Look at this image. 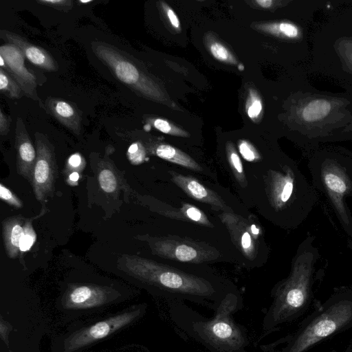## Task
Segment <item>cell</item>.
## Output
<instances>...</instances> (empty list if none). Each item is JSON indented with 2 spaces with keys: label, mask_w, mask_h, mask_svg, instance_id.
<instances>
[{
  "label": "cell",
  "mask_w": 352,
  "mask_h": 352,
  "mask_svg": "<svg viewBox=\"0 0 352 352\" xmlns=\"http://www.w3.org/2000/svg\"><path fill=\"white\" fill-rule=\"evenodd\" d=\"M302 68L294 77L287 121L294 137L311 152L321 144L352 140V94L314 87Z\"/></svg>",
  "instance_id": "1"
},
{
  "label": "cell",
  "mask_w": 352,
  "mask_h": 352,
  "mask_svg": "<svg viewBox=\"0 0 352 352\" xmlns=\"http://www.w3.org/2000/svg\"><path fill=\"white\" fill-rule=\"evenodd\" d=\"M118 267L155 294L169 301L189 300L217 310L225 298L237 291L207 277L134 255H123Z\"/></svg>",
  "instance_id": "2"
},
{
  "label": "cell",
  "mask_w": 352,
  "mask_h": 352,
  "mask_svg": "<svg viewBox=\"0 0 352 352\" xmlns=\"http://www.w3.org/2000/svg\"><path fill=\"white\" fill-rule=\"evenodd\" d=\"M168 302L174 324L210 352H248L246 329L232 317L243 306L239 292L230 294L211 318L202 316L183 301Z\"/></svg>",
  "instance_id": "3"
},
{
  "label": "cell",
  "mask_w": 352,
  "mask_h": 352,
  "mask_svg": "<svg viewBox=\"0 0 352 352\" xmlns=\"http://www.w3.org/2000/svg\"><path fill=\"white\" fill-rule=\"evenodd\" d=\"M327 15L314 28L305 68L331 78L352 94V16L341 7Z\"/></svg>",
  "instance_id": "4"
},
{
  "label": "cell",
  "mask_w": 352,
  "mask_h": 352,
  "mask_svg": "<svg viewBox=\"0 0 352 352\" xmlns=\"http://www.w3.org/2000/svg\"><path fill=\"white\" fill-rule=\"evenodd\" d=\"M146 309V304H136L116 313L72 322L63 332L52 338L51 352H82L135 324Z\"/></svg>",
  "instance_id": "5"
},
{
  "label": "cell",
  "mask_w": 352,
  "mask_h": 352,
  "mask_svg": "<svg viewBox=\"0 0 352 352\" xmlns=\"http://www.w3.org/2000/svg\"><path fill=\"white\" fill-rule=\"evenodd\" d=\"M129 295L117 287L90 283L69 284L57 300L55 308L63 323L70 324L87 317L102 314Z\"/></svg>",
  "instance_id": "6"
},
{
  "label": "cell",
  "mask_w": 352,
  "mask_h": 352,
  "mask_svg": "<svg viewBox=\"0 0 352 352\" xmlns=\"http://www.w3.org/2000/svg\"><path fill=\"white\" fill-rule=\"evenodd\" d=\"M352 323V300L340 298L326 305L298 331L285 341L275 343H286L278 350L266 352H305L307 349Z\"/></svg>",
  "instance_id": "7"
},
{
  "label": "cell",
  "mask_w": 352,
  "mask_h": 352,
  "mask_svg": "<svg viewBox=\"0 0 352 352\" xmlns=\"http://www.w3.org/2000/svg\"><path fill=\"white\" fill-rule=\"evenodd\" d=\"M309 277L295 267L291 275L272 291V301L262 322L264 336L294 319L305 307L309 297Z\"/></svg>",
  "instance_id": "8"
},
{
  "label": "cell",
  "mask_w": 352,
  "mask_h": 352,
  "mask_svg": "<svg viewBox=\"0 0 352 352\" xmlns=\"http://www.w3.org/2000/svg\"><path fill=\"white\" fill-rule=\"evenodd\" d=\"M91 47L95 56L121 82L138 94L154 99L159 98L155 84L129 54L104 42L94 41Z\"/></svg>",
  "instance_id": "9"
},
{
  "label": "cell",
  "mask_w": 352,
  "mask_h": 352,
  "mask_svg": "<svg viewBox=\"0 0 352 352\" xmlns=\"http://www.w3.org/2000/svg\"><path fill=\"white\" fill-rule=\"evenodd\" d=\"M36 160L31 184L36 199L43 201L52 193L57 175L54 148L47 138L35 133Z\"/></svg>",
  "instance_id": "10"
},
{
  "label": "cell",
  "mask_w": 352,
  "mask_h": 352,
  "mask_svg": "<svg viewBox=\"0 0 352 352\" xmlns=\"http://www.w3.org/2000/svg\"><path fill=\"white\" fill-rule=\"evenodd\" d=\"M152 252L166 258L181 262L201 263L214 260L217 252L185 240L162 238L150 243Z\"/></svg>",
  "instance_id": "11"
},
{
  "label": "cell",
  "mask_w": 352,
  "mask_h": 352,
  "mask_svg": "<svg viewBox=\"0 0 352 352\" xmlns=\"http://www.w3.org/2000/svg\"><path fill=\"white\" fill-rule=\"evenodd\" d=\"M24 60L23 53L16 46L7 43L0 47V68L19 85L23 94L37 100L36 78L25 66Z\"/></svg>",
  "instance_id": "12"
},
{
  "label": "cell",
  "mask_w": 352,
  "mask_h": 352,
  "mask_svg": "<svg viewBox=\"0 0 352 352\" xmlns=\"http://www.w3.org/2000/svg\"><path fill=\"white\" fill-rule=\"evenodd\" d=\"M228 228L234 243L248 259L254 260L257 254V239L261 230L254 224H250L241 217L229 212L219 215Z\"/></svg>",
  "instance_id": "13"
},
{
  "label": "cell",
  "mask_w": 352,
  "mask_h": 352,
  "mask_svg": "<svg viewBox=\"0 0 352 352\" xmlns=\"http://www.w3.org/2000/svg\"><path fill=\"white\" fill-rule=\"evenodd\" d=\"M15 148L17 154L18 173L31 182L32 170L36 160V151L20 118L17 119L16 124Z\"/></svg>",
  "instance_id": "14"
},
{
  "label": "cell",
  "mask_w": 352,
  "mask_h": 352,
  "mask_svg": "<svg viewBox=\"0 0 352 352\" xmlns=\"http://www.w3.org/2000/svg\"><path fill=\"white\" fill-rule=\"evenodd\" d=\"M1 35L5 37L9 44L18 47L24 57L35 66L48 72L57 70L56 62L45 49L36 46L28 41L25 38L7 30H2Z\"/></svg>",
  "instance_id": "15"
},
{
  "label": "cell",
  "mask_w": 352,
  "mask_h": 352,
  "mask_svg": "<svg viewBox=\"0 0 352 352\" xmlns=\"http://www.w3.org/2000/svg\"><path fill=\"white\" fill-rule=\"evenodd\" d=\"M171 180L191 198L211 205L217 209L228 210L223 200L214 192L206 188L196 178L170 171Z\"/></svg>",
  "instance_id": "16"
},
{
  "label": "cell",
  "mask_w": 352,
  "mask_h": 352,
  "mask_svg": "<svg viewBox=\"0 0 352 352\" xmlns=\"http://www.w3.org/2000/svg\"><path fill=\"white\" fill-rule=\"evenodd\" d=\"M294 189V176L289 168L285 173L272 171L268 181L267 192L271 204L281 209L290 200Z\"/></svg>",
  "instance_id": "17"
},
{
  "label": "cell",
  "mask_w": 352,
  "mask_h": 352,
  "mask_svg": "<svg viewBox=\"0 0 352 352\" xmlns=\"http://www.w3.org/2000/svg\"><path fill=\"white\" fill-rule=\"evenodd\" d=\"M45 106L49 112L63 125L76 135H79L81 116L74 105L62 99L50 97L46 100Z\"/></svg>",
  "instance_id": "18"
},
{
  "label": "cell",
  "mask_w": 352,
  "mask_h": 352,
  "mask_svg": "<svg viewBox=\"0 0 352 352\" xmlns=\"http://www.w3.org/2000/svg\"><path fill=\"white\" fill-rule=\"evenodd\" d=\"M23 218L19 216L5 219L2 223L4 246L8 256L16 258L20 252L19 244L23 234Z\"/></svg>",
  "instance_id": "19"
},
{
  "label": "cell",
  "mask_w": 352,
  "mask_h": 352,
  "mask_svg": "<svg viewBox=\"0 0 352 352\" xmlns=\"http://www.w3.org/2000/svg\"><path fill=\"white\" fill-rule=\"evenodd\" d=\"M154 153L159 157L186 168L202 170L201 166L186 153L168 144H161L154 149Z\"/></svg>",
  "instance_id": "20"
},
{
  "label": "cell",
  "mask_w": 352,
  "mask_h": 352,
  "mask_svg": "<svg viewBox=\"0 0 352 352\" xmlns=\"http://www.w3.org/2000/svg\"><path fill=\"white\" fill-rule=\"evenodd\" d=\"M100 188L106 193L115 195L119 189L118 179L113 169L109 164L102 162L98 173Z\"/></svg>",
  "instance_id": "21"
},
{
  "label": "cell",
  "mask_w": 352,
  "mask_h": 352,
  "mask_svg": "<svg viewBox=\"0 0 352 352\" xmlns=\"http://www.w3.org/2000/svg\"><path fill=\"white\" fill-rule=\"evenodd\" d=\"M226 151L232 172L238 183L245 188L247 186V179L241 158L231 144L227 145Z\"/></svg>",
  "instance_id": "22"
},
{
  "label": "cell",
  "mask_w": 352,
  "mask_h": 352,
  "mask_svg": "<svg viewBox=\"0 0 352 352\" xmlns=\"http://www.w3.org/2000/svg\"><path fill=\"white\" fill-rule=\"evenodd\" d=\"M0 90L12 99L19 98L22 89L19 85L3 69L0 68Z\"/></svg>",
  "instance_id": "23"
},
{
  "label": "cell",
  "mask_w": 352,
  "mask_h": 352,
  "mask_svg": "<svg viewBox=\"0 0 352 352\" xmlns=\"http://www.w3.org/2000/svg\"><path fill=\"white\" fill-rule=\"evenodd\" d=\"M179 213L181 214L182 217L191 221L209 227L212 226L207 216L192 205L184 204L179 210Z\"/></svg>",
  "instance_id": "24"
},
{
  "label": "cell",
  "mask_w": 352,
  "mask_h": 352,
  "mask_svg": "<svg viewBox=\"0 0 352 352\" xmlns=\"http://www.w3.org/2000/svg\"><path fill=\"white\" fill-rule=\"evenodd\" d=\"M23 234L20 241V252H24L28 251L36 239V234L33 228L32 222L27 219L23 226Z\"/></svg>",
  "instance_id": "25"
},
{
  "label": "cell",
  "mask_w": 352,
  "mask_h": 352,
  "mask_svg": "<svg viewBox=\"0 0 352 352\" xmlns=\"http://www.w3.org/2000/svg\"><path fill=\"white\" fill-rule=\"evenodd\" d=\"M262 102L256 92L250 89L246 102V110L248 116L252 119L256 118L262 111Z\"/></svg>",
  "instance_id": "26"
},
{
  "label": "cell",
  "mask_w": 352,
  "mask_h": 352,
  "mask_svg": "<svg viewBox=\"0 0 352 352\" xmlns=\"http://www.w3.org/2000/svg\"><path fill=\"white\" fill-rule=\"evenodd\" d=\"M210 51L212 56L220 61L230 63H236V60L228 49L218 42H212L210 44Z\"/></svg>",
  "instance_id": "27"
},
{
  "label": "cell",
  "mask_w": 352,
  "mask_h": 352,
  "mask_svg": "<svg viewBox=\"0 0 352 352\" xmlns=\"http://www.w3.org/2000/svg\"><path fill=\"white\" fill-rule=\"evenodd\" d=\"M153 124L155 129L164 133L179 136H186L187 135L185 131L172 125L170 122L164 119H155L153 120Z\"/></svg>",
  "instance_id": "28"
},
{
  "label": "cell",
  "mask_w": 352,
  "mask_h": 352,
  "mask_svg": "<svg viewBox=\"0 0 352 352\" xmlns=\"http://www.w3.org/2000/svg\"><path fill=\"white\" fill-rule=\"evenodd\" d=\"M238 147L241 155L245 160L255 162L260 160V155L256 148L248 142L245 140L240 141Z\"/></svg>",
  "instance_id": "29"
},
{
  "label": "cell",
  "mask_w": 352,
  "mask_h": 352,
  "mask_svg": "<svg viewBox=\"0 0 352 352\" xmlns=\"http://www.w3.org/2000/svg\"><path fill=\"white\" fill-rule=\"evenodd\" d=\"M127 155L131 163L134 164H140L145 157L144 149L140 143H134L130 146Z\"/></svg>",
  "instance_id": "30"
},
{
  "label": "cell",
  "mask_w": 352,
  "mask_h": 352,
  "mask_svg": "<svg viewBox=\"0 0 352 352\" xmlns=\"http://www.w3.org/2000/svg\"><path fill=\"white\" fill-rule=\"evenodd\" d=\"M0 197L4 201L15 208H21L23 204L21 200L3 184H0Z\"/></svg>",
  "instance_id": "31"
},
{
  "label": "cell",
  "mask_w": 352,
  "mask_h": 352,
  "mask_svg": "<svg viewBox=\"0 0 352 352\" xmlns=\"http://www.w3.org/2000/svg\"><path fill=\"white\" fill-rule=\"evenodd\" d=\"M85 166V161L80 153H74L67 160V170L82 171Z\"/></svg>",
  "instance_id": "32"
},
{
  "label": "cell",
  "mask_w": 352,
  "mask_h": 352,
  "mask_svg": "<svg viewBox=\"0 0 352 352\" xmlns=\"http://www.w3.org/2000/svg\"><path fill=\"white\" fill-rule=\"evenodd\" d=\"M38 3L52 7L60 10H69L73 6V2L70 0H39Z\"/></svg>",
  "instance_id": "33"
},
{
  "label": "cell",
  "mask_w": 352,
  "mask_h": 352,
  "mask_svg": "<svg viewBox=\"0 0 352 352\" xmlns=\"http://www.w3.org/2000/svg\"><path fill=\"white\" fill-rule=\"evenodd\" d=\"M10 119L0 110V133L1 135H6L10 129Z\"/></svg>",
  "instance_id": "34"
},
{
  "label": "cell",
  "mask_w": 352,
  "mask_h": 352,
  "mask_svg": "<svg viewBox=\"0 0 352 352\" xmlns=\"http://www.w3.org/2000/svg\"><path fill=\"white\" fill-rule=\"evenodd\" d=\"M164 10L166 12L167 16L168 17L171 25L174 26L175 28H179V21L174 11L170 8H168L167 6L164 7Z\"/></svg>",
  "instance_id": "35"
},
{
  "label": "cell",
  "mask_w": 352,
  "mask_h": 352,
  "mask_svg": "<svg viewBox=\"0 0 352 352\" xmlns=\"http://www.w3.org/2000/svg\"><path fill=\"white\" fill-rule=\"evenodd\" d=\"M79 179V173L78 172H72L68 176L67 179V182L69 185H76L78 184V180Z\"/></svg>",
  "instance_id": "36"
},
{
  "label": "cell",
  "mask_w": 352,
  "mask_h": 352,
  "mask_svg": "<svg viewBox=\"0 0 352 352\" xmlns=\"http://www.w3.org/2000/svg\"><path fill=\"white\" fill-rule=\"evenodd\" d=\"M256 3L262 8H268L274 5V1L272 0H256Z\"/></svg>",
  "instance_id": "37"
},
{
  "label": "cell",
  "mask_w": 352,
  "mask_h": 352,
  "mask_svg": "<svg viewBox=\"0 0 352 352\" xmlns=\"http://www.w3.org/2000/svg\"><path fill=\"white\" fill-rule=\"evenodd\" d=\"M346 6H343V8L352 16V0H346Z\"/></svg>",
  "instance_id": "38"
},
{
  "label": "cell",
  "mask_w": 352,
  "mask_h": 352,
  "mask_svg": "<svg viewBox=\"0 0 352 352\" xmlns=\"http://www.w3.org/2000/svg\"><path fill=\"white\" fill-rule=\"evenodd\" d=\"M118 352H120V351H118ZM121 352H138V351H121Z\"/></svg>",
  "instance_id": "39"
}]
</instances>
